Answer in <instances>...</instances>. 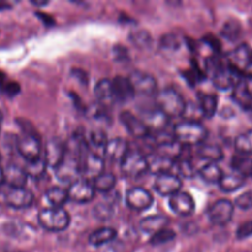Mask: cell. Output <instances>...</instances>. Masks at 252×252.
<instances>
[{"mask_svg": "<svg viewBox=\"0 0 252 252\" xmlns=\"http://www.w3.org/2000/svg\"><path fill=\"white\" fill-rule=\"evenodd\" d=\"M175 140L182 147H196L203 144L208 137V130L202 122H189L181 121L177 123L172 130Z\"/></svg>", "mask_w": 252, "mask_h": 252, "instance_id": "obj_1", "label": "cell"}, {"mask_svg": "<svg viewBox=\"0 0 252 252\" xmlns=\"http://www.w3.org/2000/svg\"><path fill=\"white\" fill-rule=\"evenodd\" d=\"M155 103L169 118L182 117V113L186 106V100L184 96L172 88H166L159 90L155 94Z\"/></svg>", "mask_w": 252, "mask_h": 252, "instance_id": "obj_2", "label": "cell"}, {"mask_svg": "<svg viewBox=\"0 0 252 252\" xmlns=\"http://www.w3.org/2000/svg\"><path fill=\"white\" fill-rule=\"evenodd\" d=\"M38 223L44 230L63 231L70 225V216L64 208H49L42 209L38 213Z\"/></svg>", "mask_w": 252, "mask_h": 252, "instance_id": "obj_3", "label": "cell"}, {"mask_svg": "<svg viewBox=\"0 0 252 252\" xmlns=\"http://www.w3.org/2000/svg\"><path fill=\"white\" fill-rule=\"evenodd\" d=\"M121 171L125 176L137 179L148 171L147 155L139 150H129L125 159L121 161Z\"/></svg>", "mask_w": 252, "mask_h": 252, "instance_id": "obj_4", "label": "cell"}, {"mask_svg": "<svg viewBox=\"0 0 252 252\" xmlns=\"http://www.w3.org/2000/svg\"><path fill=\"white\" fill-rule=\"evenodd\" d=\"M211 75L214 86L217 89H219V90H229V89H233L244 78L238 71L234 70L228 63H221Z\"/></svg>", "mask_w": 252, "mask_h": 252, "instance_id": "obj_5", "label": "cell"}, {"mask_svg": "<svg viewBox=\"0 0 252 252\" xmlns=\"http://www.w3.org/2000/svg\"><path fill=\"white\" fill-rule=\"evenodd\" d=\"M56 175L61 181L70 185L76 180L81 179V162L75 157L66 154L63 161L56 167Z\"/></svg>", "mask_w": 252, "mask_h": 252, "instance_id": "obj_6", "label": "cell"}, {"mask_svg": "<svg viewBox=\"0 0 252 252\" xmlns=\"http://www.w3.org/2000/svg\"><path fill=\"white\" fill-rule=\"evenodd\" d=\"M17 153L24 158L26 161H33V160L41 158L42 144L41 140L37 135L32 133L22 135L16 142Z\"/></svg>", "mask_w": 252, "mask_h": 252, "instance_id": "obj_7", "label": "cell"}, {"mask_svg": "<svg viewBox=\"0 0 252 252\" xmlns=\"http://www.w3.org/2000/svg\"><path fill=\"white\" fill-rule=\"evenodd\" d=\"M135 94L152 96L158 93V83L152 74L142 70H134L128 76Z\"/></svg>", "mask_w": 252, "mask_h": 252, "instance_id": "obj_8", "label": "cell"}, {"mask_svg": "<svg viewBox=\"0 0 252 252\" xmlns=\"http://www.w3.org/2000/svg\"><path fill=\"white\" fill-rule=\"evenodd\" d=\"M66 191H68L69 201L75 202V203H89L93 201L96 193L93 182L86 181L84 179H79L69 185Z\"/></svg>", "mask_w": 252, "mask_h": 252, "instance_id": "obj_9", "label": "cell"}, {"mask_svg": "<svg viewBox=\"0 0 252 252\" xmlns=\"http://www.w3.org/2000/svg\"><path fill=\"white\" fill-rule=\"evenodd\" d=\"M103 167H105V159L97 153L89 150L81 162V179L93 182L96 177L105 171Z\"/></svg>", "mask_w": 252, "mask_h": 252, "instance_id": "obj_10", "label": "cell"}, {"mask_svg": "<svg viewBox=\"0 0 252 252\" xmlns=\"http://www.w3.org/2000/svg\"><path fill=\"white\" fill-rule=\"evenodd\" d=\"M252 49L248 43H241L234 49L229 56L226 63L231 66L235 71H238L240 75H245L246 70L252 65L251 63Z\"/></svg>", "mask_w": 252, "mask_h": 252, "instance_id": "obj_11", "label": "cell"}, {"mask_svg": "<svg viewBox=\"0 0 252 252\" xmlns=\"http://www.w3.org/2000/svg\"><path fill=\"white\" fill-rule=\"evenodd\" d=\"M234 209L235 207H234L233 202H230L229 199H219L209 208V220L214 225H225L233 219Z\"/></svg>", "mask_w": 252, "mask_h": 252, "instance_id": "obj_12", "label": "cell"}, {"mask_svg": "<svg viewBox=\"0 0 252 252\" xmlns=\"http://www.w3.org/2000/svg\"><path fill=\"white\" fill-rule=\"evenodd\" d=\"M182 181L177 174L174 172H165V174L158 175L154 181V189L161 196H169L177 193L181 191Z\"/></svg>", "mask_w": 252, "mask_h": 252, "instance_id": "obj_13", "label": "cell"}, {"mask_svg": "<svg viewBox=\"0 0 252 252\" xmlns=\"http://www.w3.org/2000/svg\"><path fill=\"white\" fill-rule=\"evenodd\" d=\"M34 196L26 187L24 189H7L5 192V203L14 209H26L32 206Z\"/></svg>", "mask_w": 252, "mask_h": 252, "instance_id": "obj_14", "label": "cell"}, {"mask_svg": "<svg viewBox=\"0 0 252 252\" xmlns=\"http://www.w3.org/2000/svg\"><path fill=\"white\" fill-rule=\"evenodd\" d=\"M140 120L144 122V125L147 126L150 134H152V132L160 133L166 130L170 118L160 108L155 106V107L150 108V110L144 111L142 116H140Z\"/></svg>", "mask_w": 252, "mask_h": 252, "instance_id": "obj_15", "label": "cell"}, {"mask_svg": "<svg viewBox=\"0 0 252 252\" xmlns=\"http://www.w3.org/2000/svg\"><path fill=\"white\" fill-rule=\"evenodd\" d=\"M126 202L130 209L142 212L150 208V206L154 202V198L148 189H143V187H133L127 192Z\"/></svg>", "mask_w": 252, "mask_h": 252, "instance_id": "obj_16", "label": "cell"}, {"mask_svg": "<svg viewBox=\"0 0 252 252\" xmlns=\"http://www.w3.org/2000/svg\"><path fill=\"white\" fill-rule=\"evenodd\" d=\"M120 121L133 138L145 139L150 135L149 129L144 125V122L140 120V117H137L129 111H123L120 115Z\"/></svg>", "mask_w": 252, "mask_h": 252, "instance_id": "obj_17", "label": "cell"}, {"mask_svg": "<svg viewBox=\"0 0 252 252\" xmlns=\"http://www.w3.org/2000/svg\"><path fill=\"white\" fill-rule=\"evenodd\" d=\"M65 157V143L62 142L59 138H52L46 143L44 148V161L47 167L56 169Z\"/></svg>", "mask_w": 252, "mask_h": 252, "instance_id": "obj_18", "label": "cell"}, {"mask_svg": "<svg viewBox=\"0 0 252 252\" xmlns=\"http://www.w3.org/2000/svg\"><path fill=\"white\" fill-rule=\"evenodd\" d=\"M170 208L174 213L179 214L181 217H189L196 209V203H194V199L189 192L180 191L177 193L172 194L170 197Z\"/></svg>", "mask_w": 252, "mask_h": 252, "instance_id": "obj_19", "label": "cell"}, {"mask_svg": "<svg viewBox=\"0 0 252 252\" xmlns=\"http://www.w3.org/2000/svg\"><path fill=\"white\" fill-rule=\"evenodd\" d=\"M129 143L123 138L110 139L103 148V157L113 162H120L125 159L126 155L129 153Z\"/></svg>", "mask_w": 252, "mask_h": 252, "instance_id": "obj_20", "label": "cell"}, {"mask_svg": "<svg viewBox=\"0 0 252 252\" xmlns=\"http://www.w3.org/2000/svg\"><path fill=\"white\" fill-rule=\"evenodd\" d=\"M112 81L113 96H115L116 103L128 102L134 97L135 93L133 90V86L130 84L129 79L125 78L122 75H118L116 78L111 79Z\"/></svg>", "mask_w": 252, "mask_h": 252, "instance_id": "obj_21", "label": "cell"}, {"mask_svg": "<svg viewBox=\"0 0 252 252\" xmlns=\"http://www.w3.org/2000/svg\"><path fill=\"white\" fill-rule=\"evenodd\" d=\"M27 180L29 176L24 167L16 164H9L4 167V185H7L9 189H24Z\"/></svg>", "mask_w": 252, "mask_h": 252, "instance_id": "obj_22", "label": "cell"}, {"mask_svg": "<svg viewBox=\"0 0 252 252\" xmlns=\"http://www.w3.org/2000/svg\"><path fill=\"white\" fill-rule=\"evenodd\" d=\"M147 161L148 171L154 174L155 176L165 174V172H171V169L175 166L174 160L162 157L158 153H152V154L147 155Z\"/></svg>", "mask_w": 252, "mask_h": 252, "instance_id": "obj_23", "label": "cell"}, {"mask_svg": "<svg viewBox=\"0 0 252 252\" xmlns=\"http://www.w3.org/2000/svg\"><path fill=\"white\" fill-rule=\"evenodd\" d=\"M233 100L243 110L250 111L252 108V93L250 85L245 78L241 79L233 88Z\"/></svg>", "mask_w": 252, "mask_h": 252, "instance_id": "obj_24", "label": "cell"}, {"mask_svg": "<svg viewBox=\"0 0 252 252\" xmlns=\"http://www.w3.org/2000/svg\"><path fill=\"white\" fill-rule=\"evenodd\" d=\"M95 96L97 98L98 103L106 108H110L115 105V96L112 90V81L111 79H101L97 81L95 86Z\"/></svg>", "mask_w": 252, "mask_h": 252, "instance_id": "obj_25", "label": "cell"}, {"mask_svg": "<svg viewBox=\"0 0 252 252\" xmlns=\"http://www.w3.org/2000/svg\"><path fill=\"white\" fill-rule=\"evenodd\" d=\"M246 182V177L236 171L223 174L220 181H219V187L223 192L230 193V192L238 191L240 187H243Z\"/></svg>", "mask_w": 252, "mask_h": 252, "instance_id": "obj_26", "label": "cell"}, {"mask_svg": "<svg viewBox=\"0 0 252 252\" xmlns=\"http://www.w3.org/2000/svg\"><path fill=\"white\" fill-rule=\"evenodd\" d=\"M169 224V218L165 216H149L145 217L144 219L140 220V229L148 234H155L160 231L161 229L167 228Z\"/></svg>", "mask_w": 252, "mask_h": 252, "instance_id": "obj_27", "label": "cell"}, {"mask_svg": "<svg viewBox=\"0 0 252 252\" xmlns=\"http://www.w3.org/2000/svg\"><path fill=\"white\" fill-rule=\"evenodd\" d=\"M116 236H117V231H116L115 229L106 228L105 226V228H100L97 229V230L94 231V233H91V235L89 236V243L93 246L100 248V246L115 240Z\"/></svg>", "mask_w": 252, "mask_h": 252, "instance_id": "obj_28", "label": "cell"}, {"mask_svg": "<svg viewBox=\"0 0 252 252\" xmlns=\"http://www.w3.org/2000/svg\"><path fill=\"white\" fill-rule=\"evenodd\" d=\"M198 149H197V154L201 159L208 160L209 162H218L223 159L224 153L221 150V148L217 144H203L198 145Z\"/></svg>", "mask_w": 252, "mask_h": 252, "instance_id": "obj_29", "label": "cell"}, {"mask_svg": "<svg viewBox=\"0 0 252 252\" xmlns=\"http://www.w3.org/2000/svg\"><path fill=\"white\" fill-rule=\"evenodd\" d=\"M46 199L51 207L54 208H63L64 204L69 201L68 191L63 187H51L46 192Z\"/></svg>", "mask_w": 252, "mask_h": 252, "instance_id": "obj_30", "label": "cell"}, {"mask_svg": "<svg viewBox=\"0 0 252 252\" xmlns=\"http://www.w3.org/2000/svg\"><path fill=\"white\" fill-rule=\"evenodd\" d=\"M204 118H212L218 108V97L214 94H201L198 100Z\"/></svg>", "mask_w": 252, "mask_h": 252, "instance_id": "obj_31", "label": "cell"}, {"mask_svg": "<svg viewBox=\"0 0 252 252\" xmlns=\"http://www.w3.org/2000/svg\"><path fill=\"white\" fill-rule=\"evenodd\" d=\"M199 175L208 184H219L224 172L217 162H208L199 169Z\"/></svg>", "mask_w": 252, "mask_h": 252, "instance_id": "obj_32", "label": "cell"}, {"mask_svg": "<svg viewBox=\"0 0 252 252\" xmlns=\"http://www.w3.org/2000/svg\"><path fill=\"white\" fill-rule=\"evenodd\" d=\"M117 179L112 172L103 171L98 177H96L93 181V186L95 191L101 192V193H107L111 189H113Z\"/></svg>", "mask_w": 252, "mask_h": 252, "instance_id": "obj_33", "label": "cell"}, {"mask_svg": "<svg viewBox=\"0 0 252 252\" xmlns=\"http://www.w3.org/2000/svg\"><path fill=\"white\" fill-rule=\"evenodd\" d=\"M231 165H233L234 171L239 172L243 176H252V158H249L248 155H235L233 158Z\"/></svg>", "mask_w": 252, "mask_h": 252, "instance_id": "obj_34", "label": "cell"}, {"mask_svg": "<svg viewBox=\"0 0 252 252\" xmlns=\"http://www.w3.org/2000/svg\"><path fill=\"white\" fill-rule=\"evenodd\" d=\"M184 121H189V122H201L204 118L202 108L198 102H192V101H186L185 111L182 113Z\"/></svg>", "mask_w": 252, "mask_h": 252, "instance_id": "obj_35", "label": "cell"}, {"mask_svg": "<svg viewBox=\"0 0 252 252\" xmlns=\"http://www.w3.org/2000/svg\"><path fill=\"white\" fill-rule=\"evenodd\" d=\"M27 176L33 177V179H39L44 175L47 170V164L44 161L43 157L33 160V161H26V166L24 167Z\"/></svg>", "mask_w": 252, "mask_h": 252, "instance_id": "obj_36", "label": "cell"}, {"mask_svg": "<svg viewBox=\"0 0 252 252\" xmlns=\"http://www.w3.org/2000/svg\"><path fill=\"white\" fill-rule=\"evenodd\" d=\"M235 149L241 155L252 154V130H248L236 138Z\"/></svg>", "mask_w": 252, "mask_h": 252, "instance_id": "obj_37", "label": "cell"}, {"mask_svg": "<svg viewBox=\"0 0 252 252\" xmlns=\"http://www.w3.org/2000/svg\"><path fill=\"white\" fill-rule=\"evenodd\" d=\"M175 166L177 167V172H179L177 176L179 177L180 175H181V176L185 177V179H191V177L194 175V172H196L193 162H192L191 159L187 157L185 158L180 157L179 159L175 161Z\"/></svg>", "mask_w": 252, "mask_h": 252, "instance_id": "obj_38", "label": "cell"}, {"mask_svg": "<svg viewBox=\"0 0 252 252\" xmlns=\"http://www.w3.org/2000/svg\"><path fill=\"white\" fill-rule=\"evenodd\" d=\"M221 34L228 41H236L241 34V25L236 20H229L223 26Z\"/></svg>", "mask_w": 252, "mask_h": 252, "instance_id": "obj_39", "label": "cell"}, {"mask_svg": "<svg viewBox=\"0 0 252 252\" xmlns=\"http://www.w3.org/2000/svg\"><path fill=\"white\" fill-rule=\"evenodd\" d=\"M175 236H176V234L172 229L164 228L158 231V233L153 234L152 239H150V244H153V245H162V244L174 240Z\"/></svg>", "mask_w": 252, "mask_h": 252, "instance_id": "obj_40", "label": "cell"}, {"mask_svg": "<svg viewBox=\"0 0 252 252\" xmlns=\"http://www.w3.org/2000/svg\"><path fill=\"white\" fill-rule=\"evenodd\" d=\"M90 142L94 147L103 150V148L108 142L107 133L102 129H94L90 134Z\"/></svg>", "mask_w": 252, "mask_h": 252, "instance_id": "obj_41", "label": "cell"}, {"mask_svg": "<svg viewBox=\"0 0 252 252\" xmlns=\"http://www.w3.org/2000/svg\"><path fill=\"white\" fill-rule=\"evenodd\" d=\"M235 206L239 207L240 209L248 211L252 208V191H248L245 193L240 194L238 198L235 199Z\"/></svg>", "mask_w": 252, "mask_h": 252, "instance_id": "obj_42", "label": "cell"}, {"mask_svg": "<svg viewBox=\"0 0 252 252\" xmlns=\"http://www.w3.org/2000/svg\"><path fill=\"white\" fill-rule=\"evenodd\" d=\"M95 214L98 219L105 220V219L111 218V216L113 214V209L110 204H98L95 208Z\"/></svg>", "mask_w": 252, "mask_h": 252, "instance_id": "obj_43", "label": "cell"}, {"mask_svg": "<svg viewBox=\"0 0 252 252\" xmlns=\"http://www.w3.org/2000/svg\"><path fill=\"white\" fill-rule=\"evenodd\" d=\"M252 236V220L245 221V223L241 224L240 226L236 230V238L239 240H243V239H248Z\"/></svg>", "mask_w": 252, "mask_h": 252, "instance_id": "obj_44", "label": "cell"}, {"mask_svg": "<svg viewBox=\"0 0 252 252\" xmlns=\"http://www.w3.org/2000/svg\"><path fill=\"white\" fill-rule=\"evenodd\" d=\"M161 44L165 47V48H171V49H176L179 48L180 46V39L176 34L171 33V34H166L161 38Z\"/></svg>", "mask_w": 252, "mask_h": 252, "instance_id": "obj_45", "label": "cell"}, {"mask_svg": "<svg viewBox=\"0 0 252 252\" xmlns=\"http://www.w3.org/2000/svg\"><path fill=\"white\" fill-rule=\"evenodd\" d=\"M1 90L4 91L7 96H15L16 94H19L20 86L17 83L9 81V83H6V84H1Z\"/></svg>", "mask_w": 252, "mask_h": 252, "instance_id": "obj_46", "label": "cell"}, {"mask_svg": "<svg viewBox=\"0 0 252 252\" xmlns=\"http://www.w3.org/2000/svg\"><path fill=\"white\" fill-rule=\"evenodd\" d=\"M14 6V2L5 1V0H0V10H6L10 9V7Z\"/></svg>", "mask_w": 252, "mask_h": 252, "instance_id": "obj_47", "label": "cell"}, {"mask_svg": "<svg viewBox=\"0 0 252 252\" xmlns=\"http://www.w3.org/2000/svg\"><path fill=\"white\" fill-rule=\"evenodd\" d=\"M48 0H44V1H39V0H32L31 4L36 5V6H44V5L48 4Z\"/></svg>", "mask_w": 252, "mask_h": 252, "instance_id": "obj_48", "label": "cell"}, {"mask_svg": "<svg viewBox=\"0 0 252 252\" xmlns=\"http://www.w3.org/2000/svg\"><path fill=\"white\" fill-rule=\"evenodd\" d=\"M4 185V169L0 166V187Z\"/></svg>", "mask_w": 252, "mask_h": 252, "instance_id": "obj_49", "label": "cell"}, {"mask_svg": "<svg viewBox=\"0 0 252 252\" xmlns=\"http://www.w3.org/2000/svg\"><path fill=\"white\" fill-rule=\"evenodd\" d=\"M2 113H1V111H0V133H1V126H2Z\"/></svg>", "mask_w": 252, "mask_h": 252, "instance_id": "obj_50", "label": "cell"}, {"mask_svg": "<svg viewBox=\"0 0 252 252\" xmlns=\"http://www.w3.org/2000/svg\"><path fill=\"white\" fill-rule=\"evenodd\" d=\"M4 78H5V75L1 73V71H0V85H1L2 81H4Z\"/></svg>", "mask_w": 252, "mask_h": 252, "instance_id": "obj_51", "label": "cell"}, {"mask_svg": "<svg viewBox=\"0 0 252 252\" xmlns=\"http://www.w3.org/2000/svg\"><path fill=\"white\" fill-rule=\"evenodd\" d=\"M250 113H251V117H252V108L250 110Z\"/></svg>", "mask_w": 252, "mask_h": 252, "instance_id": "obj_52", "label": "cell"}, {"mask_svg": "<svg viewBox=\"0 0 252 252\" xmlns=\"http://www.w3.org/2000/svg\"><path fill=\"white\" fill-rule=\"evenodd\" d=\"M251 63H252V54H251Z\"/></svg>", "mask_w": 252, "mask_h": 252, "instance_id": "obj_53", "label": "cell"}, {"mask_svg": "<svg viewBox=\"0 0 252 252\" xmlns=\"http://www.w3.org/2000/svg\"><path fill=\"white\" fill-rule=\"evenodd\" d=\"M0 160H1V155H0Z\"/></svg>", "mask_w": 252, "mask_h": 252, "instance_id": "obj_54", "label": "cell"}]
</instances>
